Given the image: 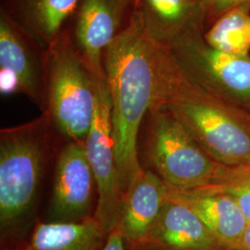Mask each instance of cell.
<instances>
[{
    "instance_id": "obj_21",
    "label": "cell",
    "mask_w": 250,
    "mask_h": 250,
    "mask_svg": "<svg viewBox=\"0 0 250 250\" xmlns=\"http://www.w3.org/2000/svg\"><path fill=\"white\" fill-rule=\"evenodd\" d=\"M234 250H250V223L248 224L242 235L241 240Z\"/></svg>"
},
{
    "instance_id": "obj_11",
    "label": "cell",
    "mask_w": 250,
    "mask_h": 250,
    "mask_svg": "<svg viewBox=\"0 0 250 250\" xmlns=\"http://www.w3.org/2000/svg\"><path fill=\"white\" fill-rule=\"evenodd\" d=\"M136 247L153 250H227L191 208L170 198L143 243Z\"/></svg>"
},
{
    "instance_id": "obj_7",
    "label": "cell",
    "mask_w": 250,
    "mask_h": 250,
    "mask_svg": "<svg viewBox=\"0 0 250 250\" xmlns=\"http://www.w3.org/2000/svg\"><path fill=\"white\" fill-rule=\"evenodd\" d=\"M97 100L93 123L84 141L87 159L94 172L98 204L93 216L110 233L118 225L125 195L117 165L112 130V104L107 81L96 79Z\"/></svg>"
},
{
    "instance_id": "obj_13",
    "label": "cell",
    "mask_w": 250,
    "mask_h": 250,
    "mask_svg": "<svg viewBox=\"0 0 250 250\" xmlns=\"http://www.w3.org/2000/svg\"><path fill=\"white\" fill-rule=\"evenodd\" d=\"M135 7L148 34L163 46L206 31L201 0H136Z\"/></svg>"
},
{
    "instance_id": "obj_2",
    "label": "cell",
    "mask_w": 250,
    "mask_h": 250,
    "mask_svg": "<svg viewBox=\"0 0 250 250\" xmlns=\"http://www.w3.org/2000/svg\"><path fill=\"white\" fill-rule=\"evenodd\" d=\"M157 47L158 87L152 109L166 108L218 163L250 164V114L213 98L184 72L167 47Z\"/></svg>"
},
{
    "instance_id": "obj_20",
    "label": "cell",
    "mask_w": 250,
    "mask_h": 250,
    "mask_svg": "<svg viewBox=\"0 0 250 250\" xmlns=\"http://www.w3.org/2000/svg\"><path fill=\"white\" fill-rule=\"evenodd\" d=\"M102 250H127L125 240L117 228L108 234L107 242Z\"/></svg>"
},
{
    "instance_id": "obj_14",
    "label": "cell",
    "mask_w": 250,
    "mask_h": 250,
    "mask_svg": "<svg viewBox=\"0 0 250 250\" xmlns=\"http://www.w3.org/2000/svg\"><path fill=\"white\" fill-rule=\"evenodd\" d=\"M80 0H1L0 12L44 49L66 29Z\"/></svg>"
},
{
    "instance_id": "obj_9",
    "label": "cell",
    "mask_w": 250,
    "mask_h": 250,
    "mask_svg": "<svg viewBox=\"0 0 250 250\" xmlns=\"http://www.w3.org/2000/svg\"><path fill=\"white\" fill-rule=\"evenodd\" d=\"M95 188L84 142L68 144L57 161L47 222L78 223L93 216Z\"/></svg>"
},
{
    "instance_id": "obj_17",
    "label": "cell",
    "mask_w": 250,
    "mask_h": 250,
    "mask_svg": "<svg viewBox=\"0 0 250 250\" xmlns=\"http://www.w3.org/2000/svg\"><path fill=\"white\" fill-rule=\"evenodd\" d=\"M203 38L208 45L224 53L250 56V9L225 12L208 27Z\"/></svg>"
},
{
    "instance_id": "obj_18",
    "label": "cell",
    "mask_w": 250,
    "mask_h": 250,
    "mask_svg": "<svg viewBox=\"0 0 250 250\" xmlns=\"http://www.w3.org/2000/svg\"><path fill=\"white\" fill-rule=\"evenodd\" d=\"M193 191L221 193L232 197L250 223V164L225 168L221 179L212 186Z\"/></svg>"
},
{
    "instance_id": "obj_10",
    "label": "cell",
    "mask_w": 250,
    "mask_h": 250,
    "mask_svg": "<svg viewBox=\"0 0 250 250\" xmlns=\"http://www.w3.org/2000/svg\"><path fill=\"white\" fill-rule=\"evenodd\" d=\"M0 72L18 81L21 92L45 110V49L0 12Z\"/></svg>"
},
{
    "instance_id": "obj_4",
    "label": "cell",
    "mask_w": 250,
    "mask_h": 250,
    "mask_svg": "<svg viewBox=\"0 0 250 250\" xmlns=\"http://www.w3.org/2000/svg\"><path fill=\"white\" fill-rule=\"evenodd\" d=\"M96 79L66 28L45 50V111L72 142H84L89 133L96 108Z\"/></svg>"
},
{
    "instance_id": "obj_16",
    "label": "cell",
    "mask_w": 250,
    "mask_h": 250,
    "mask_svg": "<svg viewBox=\"0 0 250 250\" xmlns=\"http://www.w3.org/2000/svg\"><path fill=\"white\" fill-rule=\"evenodd\" d=\"M108 234L94 216L78 223H40L22 250H102Z\"/></svg>"
},
{
    "instance_id": "obj_8",
    "label": "cell",
    "mask_w": 250,
    "mask_h": 250,
    "mask_svg": "<svg viewBox=\"0 0 250 250\" xmlns=\"http://www.w3.org/2000/svg\"><path fill=\"white\" fill-rule=\"evenodd\" d=\"M136 0H80L75 10L72 42L90 71L106 79L104 54L127 23Z\"/></svg>"
},
{
    "instance_id": "obj_22",
    "label": "cell",
    "mask_w": 250,
    "mask_h": 250,
    "mask_svg": "<svg viewBox=\"0 0 250 250\" xmlns=\"http://www.w3.org/2000/svg\"><path fill=\"white\" fill-rule=\"evenodd\" d=\"M127 250H153L147 248H144V247H135V248H132V249H128Z\"/></svg>"
},
{
    "instance_id": "obj_5",
    "label": "cell",
    "mask_w": 250,
    "mask_h": 250,
    "mask_svg": "<svg viewBox=\"0 0 250 250\" xmlns=\"http://www.w3.org/2000/svg\"><path fill=\"white\" fill-rule=\"evenodd\" d=\"M148 116V159L170 188L193 191L212 186L221 179L226 166L210 158L166 108H153Z\"/></svg>"
},
{
    "instance_id": "obj_3",
    "label": "cell",
    "mask_w": 250,
    "mask_h": 250,
    "mask_svg": "<svg viewBox=\"0 0 250 250\" xmlns=\"http://www.w3.org/2000/svg\"><path fill=\"white\" fill-rule=\"evenodd\" d=\"M52 120L47 111L0 134V232L2 249L22 250L36 203Z\"/></svg>"
},
{
    "instance_id": "obj_15",
    "label": "cell",
    "mask_w": 250,
    "mask_h": 250,
    "mask_svg": "<svg viewBox=\"0 0 250 250\" xmlns=\"http://www.w3.org/2000/svg\"><path fill=\"white\" fill-rule=\"evenodd\" d=\"M169 198L191 208L226 250L236 249L249 222L232 197L221 193L179 191L170 188Z\"/></svg>"
},
{
    "instance_id": "obj_12",
    "label": "cell",
    "mask_w": 250,
    "mask_h": 250,
    "mask_svg": "<svg viewBox=\"0 0 250 250\" xmlns=\"http://www.w3.org/2000/svg\"><path fill=\"white\" fill-rule=\"evenodd\" d=\"M169 186L156 173L143 170L127 192L117 225L126 249L143 243L169 199Z\"/></svg>"
},
{
    "instance_id": "obj_23",
    "label": "cell",
    "mask_w": 250,
    "mask_h": 250,
    "mask_svg": "<svg viewBox=\"0 0 250 250\" xmlns=\"http://www.w3.org/2000/svg\"><path fill=\"white\" fill-rule=\"evenodd\" d=\"M2 250H7V249H2Z\"/></svg>"
},
{
    "instance_id": "obj_19",
    "label": "cell",
    "mask_w": 250,
    "mask_h": 250,
    "mask_svg": "<svg viewBox=\"0 0 250 250\" xmlns=\"http://www.w3.org/2000/svg\"><path fill=\"white\" fill-rule=\"evenodd\" d=\"M205 13L206 30L225 12L236 8H250V0H201Z\"/></svg>"
},
{
    "instance_id": "obj_1",
    "label": "cell",
    "mask_w": 250,
    "mask_h": 250,
    "mask_svg": "<svg viewBox=\"0 0 250 250\" xmlns=\"http://www.w3.org/2000/svg\"><path fill=\"white\" fill-rule=\"evenodd\" d=\"M104 69L112 104V130L124 195L143 172L137 137L144 118L154 107L158 87L157 42L134 10L104 54Z\"/></svg>"
},
{
    "instance_id": "obj_6",
    "label": "cell",
    "mask_w": 250,
    "mask_h": 250,
    "mask_svg": "<svg viewBox=\"0 0 250 250\" xmlns=\"http://www.w3.org/2000/svg\"><path fill=\"white\" fill-rule=\"evenodd\" d=\"M165 47L206 92L225 105L250 114V56L217 50L206 43L203 34L188 36Z\"/></svg>"
}]
</instances>
